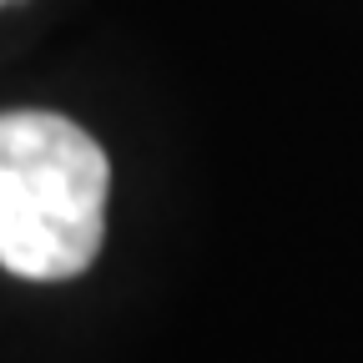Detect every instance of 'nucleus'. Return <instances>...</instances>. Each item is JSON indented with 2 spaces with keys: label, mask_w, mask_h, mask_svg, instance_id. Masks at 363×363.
Returning <instances> with one entry per match:
<instances>
[{
  "label": "nucleus",
  "mask_w": 363,
  "mask_h": 363,
  "mask_svg": "<svg viewBox=\"0 0 363 363\" xmlns=\"http://www.w3.org/2000/svg\"><path fill=\"white\" fill-rule=\"evenodd\" d=\"M106 157L51 111L0 116V267L35 283L86 272L106 233Z\"/></svg>",
  "instance_id": "1"
}]
</instances>
